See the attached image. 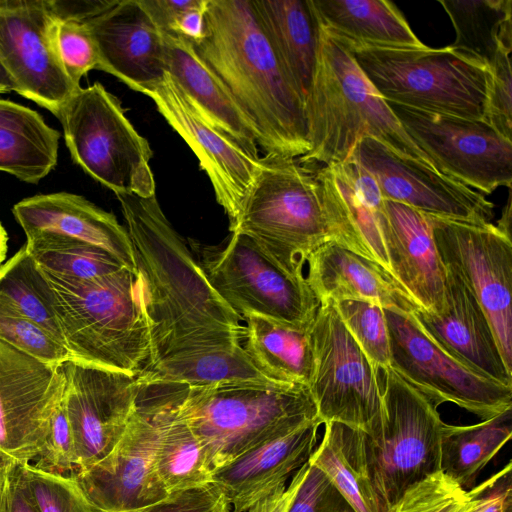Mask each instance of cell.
<instances>
[{
	"instance_id": "1",
	"label": "cell",
	"mask_w": 512,
	"mask_h": 512,
	"mask_svg": "<svg viewBox=\"0 0 512 512\" xmlns=\"http://www.w3.org/2000/svg\"><path fill=\"white\" fill-rule=\"evenodd\" d=\"M116 196L143 284L151 339L145 367L180 354L241 344L245 338L242 318L212 288L156 194Z\"/></svg>"
},
{
	"instance_id": "2",
	"label": "cell",
	"mask_w": 512,
	"mask_h": 512,
	"mask_svg": "<svg viewBox=\"0 0 512 512\" xmlns=\"http://www.w3.org/2000/svg\"><path fill=\"white\" fill-rule=\"evenodd\" d=\"M251 122L267 154L309 151L304 104L288 82L252 0H208L205 36L193 44Z\"/></svg>"
},
{
	"instance_id": "3",
	"label": "cell",
	"mask_w": 512,
	"mask_h": 512,
	"mask_svg": "<svg viewBox=\"0 0 512 512\" xmlns=\"http://www.w3.org/2000/svg\"><path fill=\"white\" fill-rule=\"evenodd\" d=\"M317 27L315 69L304 103L309 151L298 160L311 167L337 164L352 154L362 138L371 137L442 174L405 131L348 48Z\"/></svg>"
},
{
	"instance_id": "4",
	"label": "cell",
	"mask_w": 512,
	"mask_h": 512,
	"mask_svg": "<svg viewBox=\"0 0 512 512\" xmlns=\"http://www.w3.org/2000/svg\"><path fill=\"white\" fill-rule=\"evenodd\" d=\"M150 386L158 387L189 425L211 473L318 418L307 386Z\"/></svg>"
},
{
	"instance_id": "5",
	"label": "cell",
	"mask_w": 512,
	"mask_h": 512,
	"mask_svg": "<svg viewBox=\"0 0 512 512\" xmlns=\"http://www.w3.org/2000/svg\"><path fill=\"white\" fill-rule=\"evenodd\" d=\"M46 277L70 359L137 376L147 365L151 348L139 274L124 268L85 282Z\"/></svg>"
},
{
	"instance_id": "6",
	"label": "cell",
	"mask_w": 512,
	"mask_h": 512,
	"mask_svg": "<svg viewBox=\"0 0 512 512\" xmlns=\"http://www.w3.org/2000/svg\"><path fill=\"white\" fill-rule=\"evenodd\" d=\"M231 233L252 239L282 268L304 275L309 256L334 241L316 169L298 158L265 154Z\"/></svg>"
},
{
	"instance_id": "7",
	"label": "cell",
	"mask_w": 512,
	"mask_h": 512,
	"mask_svg": "<svg viewBox=\"0 0 512 512\" xmlns=\"http://www.w3.org/2000/svg\"><path fill=\"white\" fill-rule=\"evenodd\" d=\"M344 45L387 103L484 121L491 74L489 67L480 61L450 45L442 48Z\"/></svg>"
},
{
	"instance_id": "8",
	"label": "cell",
	"mask_w": 512,
	"mask_h": 512,
	"mask_svg": "<svg viewBox=\"0 0 512 512\" xmlns=\"http://www.w3.org/2000/svg\"><path fill=\"white\" fill-rule=\"evenodd\" d=\"M381 372V409L365 443L374 487L391 512L408 488L440 471L444 422L437 407L391 366Z\"/></svg>"
},
{
	"instance_id": "9",
	"label": "cell",
	"mask_w": 512,
	"mask_h": 512,
	"mask_svg": "<svg viewBox=\"0 0 512 512\" xmlns=\"http://www.w3.org/2000/svg\"><path fill=\"white\" fill-rule=\"evenodd\" d=\"M73 161L117 194H156L150 168L152 149L125 116L120 101L95 82L78 88L60 109Z\"/></svg>"
},
{
	"instance_id": "10",
	"label": "cell",
	"mask_w": 512,
	"mask_h": 512,
	"mask_svg": "<svg viewBox=\"0 0 512 512\" xmlns=\"http://www.w3.org/2000/svg\"><path fill=\"white\" fill-rule=\"evenodd\" d=\"M191 246L212 288L241 318L252 313L295 327L311 326L320 303L306 277L286 271L252 239L232 233L223 247Z\"/></svg>"
},
{
	"instance_id": "11",
	"label": "cell",
	"mask_w": 512,
	"mask_h": 512,
	"mask_svg": "<svg viewBox=\"0 0 512 512\" xmlns=\"http://www.w3.org/2000/svg\"><path fill=\"white\" fill-rule=\"evenodd\" d=\"M313 369L309 390L323 424L368 433L381 409L379 374L344 325L335 303H320L309 329Z\"/></svg>"
},
{
	"instance_id": "12",
	"label": "cell",
	"mask_w": 512,
	"mask_h": 512,
	"mask_svg": "<svg viewBox=\"0 0 512 512\" xmlns=\"http://www.w3.org/2000/svg\"><path fill=\"white\" fill-rule=\"evenodd\" d=\"M384 314L391 367L436 407L451 402L482 420L512 409V386L488 379L451 356L412 313L384 309Z\"/></svg>"
},
{
	"instance_id": "13",
	"label": "cell",
	"mask_w": 512,
	"mask_h": 512,
	"mask_svg": "<svg viewBox=\"0 0 512 512\" xmlns=\"http://www.w3.org/2000/svg\"><path fill=\"white\" fill-rule=\"evenodd\" d=\"M426 217L443 266L475 295L512 372L511 235L491 222Z\"/></svg>"
},
{
	"instance_id": "14",
	"label": "cell",
	"mask_w": 512,
	"mask_h": 512,
	"mask_svg": "<svg viewBox=\"0 0 512 512\" xmlns=\"http://www.w3.org/2000/svg\"><path fill=\"white\" fill-rule=\"evenodd\" d=\"M408 135L443 175L486 195L512 183V141L487 122L388 103Z\"/></svg>"
},
{
	"instance_id": "15",
	"label": "cell",
	"mask_w": 512,
	"mask_h": 512,
	"mask_svg": "<svg viewBox=\"0 0 512 512\" xmlns=\"http://www.w3.org/2000/svg\"><path fill=\"white\" fill-rule=\"evenodd\" d=\"M55 25L49 0H0V62L18 94L57 117L81 86L59 61Z\"/></svg>"
},
{
	"instance_id": "16",
	"label": "cell",
	"mask_w": 512,
	"mask_h": 512,
	"mask_svg": "<svg viewBox=\"0 0 512 512\" xmlns=\"http://www.w3.org/2000/svg\"><path fill=\"white\" fill-rule=\"evenodd\" d=\"M65 390L61 365L39 361L0 340V463H31Z\"/></svg>"
},
{
	"instance_id": "17",
	"label": "cell",
	"mask_w": 512,
	"mask_h": 512,
	"mask_svg": "<svg viewBox=\"0 0 512 512\" xmlns=\"http://www.w3.org/2000/svg\"><path fill=\"white\" fill-rule=\"evenodd\" d=\"M64 406L75 446L74 474L103 460L118 444L136 408V376L69 359L62 364Z\"/></svg>"
},
{
	"instance_id": "18",
	"label": "cell",
	"mask_w": 512,
	"mask_h": 512,
	"mask_svg": "<svg viewBox=\"0 0 512 512\" xmlns=\"http://www.w3.org/2000/svg\"><path fill=\"white\" fill-rule=\"evenodd\" d=\"M143 94L197 156L232 227L259 168V155L210 123L168 72Z\"/></svg>"
},
{
	"instance_id": "19",
	"label": "cell",
	"mask_w": 512,
	"mask_h": 512,
	"mask_svg": "<svg viewBox=\"0 0 512 512\" xmlns=\"http://www.w3.org/2000/svg\"><path fill=\"white\" fill-rule=\"evenodd\" d=\"M157 443L152 414L137 399L114 449L89 469L72 475L95 512H134L169 495L156 468Z\"/></svg>"
},
{
	"instance_id": "20",
	"label": "cell",
	"mask_w": 512,
	"mask_h": 512,
	"mask_svg": "<svg viewBox=\"0 0 512 512\" xmlns=\"http://www.w3.org/2000/svg\"><path fill=\"white\" fill-rule=\"evenodd\" d=\"M376 180L384 200L406 204L423 214L490 222L494 204L460 181L404 158L371 137L351 154Z\"/></svg>"
},
{
	"instance_id": "21",
	"label": "cell",
	"mask_w": 512,
	"mask_h": 512,
	"mask_svg": "<svg viewBox=\"0 0 512 512\" xmlns=\"http://www.w3.org/2000/svg\"><path fill=\"white\" fill-rule=\"evenodd\" d=\"M445 274L440 310L418 308L412 313L414 318L431 339L458 361L488 379L512 386V372L505 365L484 310L456 273L445 268Z\"/></svg>"
},
{
	"instance_id": "22",
	"label": "cell",
	"mask_w": 512,
	"mask_h": 512,
	"mask_svg": "<svg viewBox=\"0 0 512 512\" xmlns=\"http://www.w3.org/2000/svg\"><path fill=\"white\" fill-rule=\"evenodd\" d=\"M99 55L98 70L143 93L165 75L163 33L139 0H116L86 23Z\"/></svg>"
},
{
	"instance_id": "23",
	"label": "cell",
	"mask_w": 512,
	"mask_h": 512,
	"mask_svg": "<svg viewBox=\"0 0 512 512\" xmlns=\"http://www.w3.org/2000/svg\"><path fill=\"white\" fill-rule=\"evenodd\" d=\"M316 176L334 242L390 270L380 224L384 198L374 177L352 155L319 166Z\"/></svg>"
},
{
	"instance_id": "24",
	"label": "cell",
	"mask_w": 512,
	"mask_h": 512,
	"mask_svg": "<svg viewBox=\"0 0 512 512\" xmlns=\"http://www.w3.org/2000/svg\"><path fill=\"white\" fill-rule=\"evenodd\" d=\"M12 211L26 238L51 234L82 241L107 251L138 274L127 228L86 198L67 192L35 195L15 204Z\"/></svg>"
},
{
	"instance_id": "25",
	"label": "cell",
	"mask_w": 512,
	"mask_h": 512,
	"mask_svg": "<svg viewBox=\"0 0 512 512\" xmlns=\"http://www.w3.org/2000/svg\"><path fill=\"white\" fill-rule=\"evenodd\" d=\"M320 418L266 441L212 472L233 512H247L257 502L285 486L315 449Z\"/></svg>"
},
{
	"instance_id": "26",
	"label": "cell",
	"mask_w": 512,
	"mask_h": 512,
	"mask_svg": "<svg viewBox=\"0 0 512 512\" xmlns=\"http://www.w3.org/2000/svg\"><path fill=\"white\" fill-rule=\"evenodd\" d=\"M380 224L392 274L421 308L439 311L446 274L426 215L406 204L384 200Z\"/></svg>"
},
{
	"instance_id": "27",
	"label": "cell",
	"mask_w": 512,
	"mask_h": 512,
	"mask_svg": "<svg viewBox=\"0 0 512 512\" xmlns=\"http://www.w3.org/2000/svg\"><path fill=\"white\" fill-rule=\"evenodd\" d=\"M306 280L319 303L362 300L413 313L421 308L390 270L334 241L308 258Z\"/></svg>"
},
{
	"instance_id": "28",
	"label": "cell",
	"mask_w": 512,
	"mask_h": 512,
	"mask_svg": "<svg viewBox=\"0 0 512 512\" xmlns=\"http://www.w3.org/2000/svg\"><path fill=\"white\" fill-rule=\"evenodd\" d=\"M166 71L198 111L248 151L258 154L255 130L227 88L188 40L163 33Z\"/></svg>"
},
{
	"instance_id": "29",
	"label": "cell",
	"mask_w": 512,
	"mask_h": 512,
	"mask_svg": "<svg viewBox=\"0 0 512 512\" xmlns=\"http://www.w3.org/2000/svg\"><path fill=\"white\" fill-rule=\"evenodd\" d=\"M317 25L347 45L422 47L407 20L387 0H308Z\"/></svg>"
},
{
	"instance_id": "30",
	"label": "cell",
	"mask_w": 512,
	"mask_h": 512,
	"mask_svg": "<svg viewBox=\"0 0 512 512\" xmlns=\"http://www.w3.org/2000/svg\"><path fill=\"white\" fill-rule=\"evenodd\" d=\"M261 27L303 104L316 62L317 23L308 0H252Z\"/></svg>"
},
{
	"instance_id": "31",
	"label": "cell",
	"mask_w": 512,
	"mask_h": 512,
	"mask_svg": "<svg viewBox=\"0 0 512 512\" xmlns=\"http://www.w3.org/2000/svg\"><path fill=\"white\" fill-rule=\"evenodd\" d=\"M139 385H251L281 387L259 370L241 344H230L166 358L143 368Z\"/></svg>"
},
{
	"instance_id": "32",
	"label": "cell",
	"mask_w": 512,
	"mask_h": 512,
	"mask_svg": "<svg viewBox=\"0 0 512 512\" xmlns=\"http://www.w3.org/2000/svg\"><path fill=\"white\" fill-rule=\"evenodd\" d=\"M139 386L138 400L157 427L156 468L168 492L211 483L212 473L189 425L158 387Z\"/></svg>"
},
{
	"instance_id": "33",
	"label": "cell",
	"mask_w": 512,
	"mask_h": 512,
	"mask_svg": "<svg viewBox=\"0 0 512 512\" xmlns=\"http://www.w3.org/2000/svg\"><path fill=\"white\" fill-rule=\"evenodd\" d=\"M324 426L308 462L326 475L352 512H386L370 474L365 432L338 422Z\"/></svg>"
},
{
	"instance_id": "34",
	"label": "cell",
	"mask_w": 512,
	"mask_h": 512,
	"mask_svg": "<svg viewBox=\"0 0 512 512\" xmlns=\"http://www.w3.org/2000/svg\"><path fill=\"white\" fill-rule=\"evenodd\" d=\"M59 137L36 111L0 99V171L37 184L57 164Z\"/></svg>"
},
{
	"instance_id": "35",
	"label": "cell",
	"mask_w": 512,
	"mask_h": 512,
	"mask_svg": "<svg viewBox=\"0 0 512 512\" xmlns=\"http://www.w3.org/2000/svg\"><path fill=\"white\" fill-rule=\"evenodd\" d=\"M244 349L266 376L282 383L309 386L313 356L309 329L246 314Z\"/></svg>"
},
{
	"instance_id": "36",
	"label": "cell",
	"mask_w": 512,
	"mask_h": 512,
	"mask_svg": "<svg viewBox=\"0 0 512 512\" xmlns=\"http://www.w3.org/2000/svg\"><path fill=\"white\" fill-rule=\"evenodd\" d=\"M512 435V409L468 426L444 423L440 441V471L462 488L474 487L480 471Z\"/></svg>"
},
{
	"instance_id": "37",
	"label": "cell",
	"mask_w": 512,
	"mask_h": 512,
	"mask_svg": "<svg viewBox=\"0 0 512 512\" xmlns=\"http://www.w3.org/2000/svg\"><path fill=\"white\" fill-rule=\"evenodd\" d=\"M454 27L450 45L488 66L504 46L512 47L511 0H440Z\"/></svg>"
},
{
	"instance_id": "38",
	"label": "cell",
	"mask_w": 512,
	"mask_h": 512,
	"mask_svg": "<svg viewBox=\"0 0 512 512\" xmlns=\"http://www.w3.org/2000/svg\"><path fill=\"white\" fill-rule=\"evenodd\" d=\"M0 301L63 344L54 291L25 246L0 265Z\"/></svg>"
},
{
	"instance_id": "39",
	"label": "cell",
	"mask_w": 512,
	"mask_h": 512,
	"mask_svg": "<svg viewBox=\"0 0 512 512\" xmlns=\"http://www.w3.org/2000/svg\"><path fill=\"white\" fill-rule=\"evenodd\" d=\"M25 247L46 276L62 281H91L126 268L107 251L67 237L39 234Z\"/></svg>"
},
{
	"instance_id": "40",
	"label": "cell",
	"mask_w": 512,
	"mask_h": 512,
	"mask_svg": "<svg viewBox=\"0 0 512 512\" xmlns=\"http://www.w3.org/2000/svg\"><path fill=\"white\" fill-rule=\"evenodd\" d=\"M481 483L469 490L438 471L408 488L391 512H477Z\"/></svg>"
},
{
	"instance_id": "41",
	"label": "cell",
	"mask_w": 512,
	"mask_h": 512,
	"mask_svg": "<svg viewBox=\"0 0 512 512\" xmlns=\"http://www.w3.org/2000/svg\"><path fill=\"white\" fill-rule=\"evenodd\" d=\"M336 309L349 333L368 358L374 370L391 366L390 343L384 309L362 300L335 302Z\"/></svg>"
},
{
	"instance_id": "42",
	"label": "cell",
	"mask_w": 512,
	"mask_h": 512,
	"mask_svg": "<svg viewBox=\"0 0 512 512\" xmlns=\"http://www.w3.org/2000/svg\"><path fill=\"white\" fill-rule=\"evenodd\" d=\"M22 475L37 512H95L72 476L46 472L20 463Z\"/></svg>"
},
{
	"instance_id": "43",
	"label": "cell",
	"mask_w": 512,
	"mask_h": 512,
	"mask_svg": "<svg viewBox=\"0 0 512 512\" xmlns=\"http://www.w3.org/2000/svg\"><path fill=\"white\" fill-rule=\"evenodd\" d=\"M0 340L47 364L70 359L65 346L38 324L0 301Z\"/></svg>"
},
{
	"instance_id": "44",
	"label": "cell",
	"mask_w": 512,
	"mask_h": 512,
	"mask_svg": "<svg viewBox=\"0 0 512 512\" xmlns=\"http://www.w3.org/2000/svg\"><path fill=\"white\" fill-rule=\"evenodd\" d=\"M55 46L66 75L76 86L90 70L99 68L97 47L86 23L56 19Z\"/></svg>"
},
{
	"instance_id": "45",
	"label": "cell",
	"mask_w": 512,
	"mask_h": 512,
	"mask_svg": "<svg viewBox=\"0 0 512 512\" xmlns=\"http://www.w3.org/2000/svg\"><path fill=\"white\" fill-rule=\"evenodd\" d=\"M511 50V46L502 47L489 65L491 81L484 117L485 122L510 141H512Z\"/></svg>"
},
{
	"instance_id": "46",
	"label": "cell",
	"mask_w": 512,
	"mask_h": 512,
	"mask_svg": "<svg viewBox=\"0 0 512 512\" xmlns=\"http://www.w3.org/2000/svg\"><path fill=\"white\" fill-rule=\"evenodd\" d=\"M33 464L46 472L69 476L75 470L74 439L63 399L56 409L45 441Z\"/></svg>"
},
{
	"instance_id": "47",
	"label": "cell",
	"mask_w": 512,
	"mask_h": 512,
	"mask_svg": "<svg viewBox=\"0 0 512 512\" xmlns=\"http://www.w3.org/2000/svg\"><path fill=\"white\" fill-rule=\"evenodd\" d=\"M352 511L345 499L326 475L308 462L306 476L288 512H346Z\"/></svg>"
},
{
	"instance_id": "48",
	"label": "cell",
	"mask_w": 512,
	"mask_h": 512,
	"mask_svg": "<svg viewBox=\"0 0 512 512\" xmlns=\"http://www.w3.org/2000/svg\"><path fill=\"white\" fill-rule=\"evenodd\" d=\"M230 503L213 483L177 490L150 506L134 512H230Z\"/></svg>"
},
{
	"instance_id": "49",
	"label": "cell",
	"mask_w": 512,
	"mask_h": 512,
	"mask_svg": "<svg viewBox=\"0 0 512 512\" xmlns=\"http://www.w3.org/2000/svg\"><path fill=\"white\" fill-rule=\"evenodd\" d=\"M0 512H37L20 463H0Z\"/></svg>"
},
{
	"instance_id": "50",
	"label": "cell",
	"mask_w": 512,
	"mask_h": 512,
	"mask_svg": "<svg viewBox=\"0 0 512 512\" xmlns=\"http://www.w3.org/2000/svg\"><path fill=\"white\" fill-rule=\"evenodd\" d=\"M481 485V503L477 512H512L511 461Z\"/></svg>"
},
{
	"instance_id": "51",
	"label": "cell",
	"mask_w": 512,
	"mask_h": 512,
	"mask_svg": "<svg viewBox=\"0 0 512 512\" xmlns=\"http://www.w3.org/2000/svg\"><path fill=\"white\" fill-rule=\"evenodd\" d=\"M116 0H49L57 20L87 23L110 8Z\"/></svg>"
},
{
	"instance_id": "52",
	"label": "cell",
	"mask_w": 512,
	"mask_h": 512,
	"mask_svg": "<svg viewBox=\"0 0 512 512\" xmlns=\"http://www.w3.org/2000/svg\"><path fill=\"white\" fill-rule=\"evenodd\" d=\"M208 0H193L177 18L171 33L192 44L199 43L205 36V12ZM166 34V33H165Z\"/></svg>"
},
{
	"instance_id": "53",
	"label": "cell",
	"mask_w": 512,
	"mask_h": 512,
	"mask_svg": "<svg viewBox=\"0 0 512 512\" xmlns=\"http://www.w3.org/2000/svg\"><path fill=\"white\" fill-rule=\"evenodd\" d=\"M307 469L308 461L296 471L289 486L280 492L270 512H288V509L306 476Z\"/></svg>"
},
{
	"instance_id": "54",
	"label": "cell",
	"mask_w": 512,
	"mask_h": 512,
	"mask_svg": "<svg viewBox=\"0 0 512 512\" xmlns=\"http://www.w3.org/2000/svg\"><path fill=\"white\" fill-rule=\"evenodd\" d=\"M286 487H282L270 495L264 497L259 502H257L253 507H251L248 512H270L271 508L273 507L275 501L277 500L280 492L285 489Z\"/></svg>"
},
{
	"instance_id": "55",
	"label": "cell",
	"mask_w": 512,
	"mask_h": 512,
	"mask_svg": "<svg viewBox=\"0 0 512 512\" xmlns=\"http://www.w3.org/2000/svg\"><path fill=\"white\" fill-rule=\"evenodd\" d=\"M16 91V85L0 62V93Z\"/></svg>"
},
{
	"instance_id": "56",
	"label": "cell",
	"mask_w": 512,
	"mask_h": 512,
	"mask_svg": "<svg viewBox=\"0 0 512 512\" xmlns=\"http://www.w3.org/2000/svg\"><path fill=\"white\" fill-rule=\"evenodd\" d=\"M7 242H8V236L7 233L0 223V264L3 262V260L6 257L7 252Z\"/></svg>"
},
{
	"instance_id": "57",
	"label": "cell",
	"mask_w": 512,
	"mask_h": 512,
	"mask_svg": "<svg viewBox=\"0 0 512 512\" xmlns=\"http://www.w3.org/2000/svg\"><path fill=\"white\" fill-rule=\"evenodd\" d=\"M346 512H352V511H346Z\"/></svg>"
}]
</instances>
